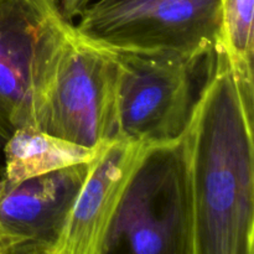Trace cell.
<instances>
[{
    "mask_svg": "<svg viewBox=\"0 0 254 254\" xmlns=\"http://www.w3.org/2000/svg\"><path fill=\"white\" fill-rule=\"evenodd\" d=\"M254 0H221L218 47L227 57L242 97L254 106Z\"/></svg>",
    "mask_w": 254,
    "mask_h": 254,
    "instance_id": "cell-10",
    "label": "cell"
},
{
    "mask_svg": "<svg viewBox=\"0 0 254 254\" xmlns=\"http://www.w3.org/2000/svg\"><path fill=\"white\" fill-rule=\"evenodd\" d=\"M91 2L92 0H59L62 12L71 21L73 17L81 16L82 12L88 7Z\"/></svg>",
    "mask_w": 254,
    "mask_h": 254,
    "instance_id": "cell-11",
    "label": "cell"
},
{
    "mask_svg": "<svg viewBox=\"0 0 254 254\" xmlns=\"http://www.w3.org/2000/svg\"><path fill=\"white\" fill-rule=\"evenodd\" d=\"M103 145L87 148L55 136L36 126L16 129L5 141V168L1 181L15 185L27 179L45 175L78 164L91 163L101 153Z\"/></svg>",
    "mask_w": 254,
    "mask_h": 254,
    "instance_id": "cell-9",
    "label": "cell"
},
{
    "mask_svg": "<svg viewBox=\"0 0 254 254\" xmlns=\"http://www.w3.org/2000/svg\"><path fill=\"white\" fill-rule=\"evenodd\" d=\"M221 0H97L76 31L109 50L171 51L207 59L218 46Z\"/></svg>",
    "mask_w": 254,
    "mask_h": 254,
    "instance_id": "cell-4",
    "label": "cell"
},
{
    "mask_svg": "<svg viewBox=\"0 0 254 254\" xmlns=\"http://www.w3.org/2000/svg\"><path fill=\"white\" fill-rule=\"evenodd\" d=\"M193 254L184 138L145 146L117 205L102 254Z\"/></svg>",
    "mask_w": 254,
    "mask_h": 254,
    "instance_id": "cell-2",
    "label": "cell"
},
{
    "mask_svg": "<svg viewBox=\"0 0 254 254\" xmlns=\"http://www.w3.org/2000/svg\"><path fill=\"white\" fill-rule=\"evenodd\" d=\"M144 149L124 138L104 144L74 202L57 254H102L114 211Z\"/></svg>",
    "mask_w": 254,
    "mask_h": 254,
    "instance_id": "cell-8",
    "label": "cell"
},
{
    "mask_svg": "<svg viewBox=\"0 0 254 254\" xmlns=\"http://www.w3.org/2000/svg\"><path fill=\"white\" fill-rule=\"evenodd\" d=\"M207 66L184 135L193 254H253L254 106L218 46Z\"/></svg>",
    "mask_w": 254,
    "mask_h": 254,
    "instance_id": "cell-1",
    "label": "cell"
},
{
    "mask_svg": "<svg viewBox=\"0 0 254 254\" xmlns=\"http://www.w3.org/2000/svg\"><path fill=\"white\" fill-rule=\"evenodd\" d=\"M111 51L119 66L118 138L145 146L183 139L200 91L201 61L171 51Z\"/></svg>",
    "mask_w": 254,
    "mask_h": 254,
    "instance_id": "cell-5",
    "label": "cell"
},
{
    "mask_svg": "<svg viewBox=\"0 0 254 254\" xmlns=\"http://www.w3.org/2000/svg\"><path fill=\"white\" fill-rule=\"evenodd\" d=\"M74 35L59 0H0V150L16 129L40 126Z\"/></svg>",
    "mask_w": 254,
    "mask_h": 254,
    "instance_id": "cell-3",
    "label": "cell"
},
{
    "mask_svg": "<svg viewBox=\"0 0 254 254\" xmlns=\"http://www.w3.org/2000/svg\"><path fill=\"white\" fill-rule=\"evenodd\" d=\"M91 163L15 185L0 180V254H57Z\"/></svg>",
    "mask_w": 254,
    "mask_h": 254,
    "instance_id": "cell-7",
    "label": "cell"
},
{
    "mask_svg": "<svg viewBox=\"0 0 254 254\" xmlns=\"http://www.w3.org/2000/svg\"><path fill=\"white\" fill-rule=\"evenodd\" d=\"M119 66L113 52L78 34L64 51L39 128L87 148L118 138Z\"/></svg>",
    "mask_w": 254,
    "mask_h": 254,
    "instance_id": "cell-6",
    "label": "cell"
}]
</instances>
